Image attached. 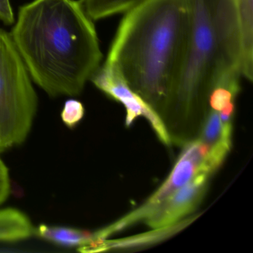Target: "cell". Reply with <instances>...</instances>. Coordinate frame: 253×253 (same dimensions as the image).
I'll return each mask as SVG.
<instances>
[{"label": "cell", "mask_w": 253, "mask_h": 253, "mask_svg": "<svg viewBox=\"0 0 253 253\" xmlns=\"http://www.w3.org/2000/svg\"><path fill=\"white\" fill-rule=\"evenodd\" d=\"M146 0H81L86 14L93 21L115 14H125Z\"/></svg>", "instance_id": "8fae6325"}, {"label": "cell", "mask_w": 253, "mask_h": 253, "mask_svg": "<svg viewBox=\"0 0 253 253\" xmlns=\"http://www.w3.org/2000/svg\"><path fill=\"white\" fill-rule=\"evenodd\" d=\"M35 234L49 242L65 247H82L97 242L95 232L75 228L41 224L35 228Z\"/></svg>", "instance_id": "9c48e42d"}, {"label": "cell", "mask_w": 253, "mask_h": 253, "mask_svg": "<svg viewBox=\"0 0 253 253\" xmlns=\"http://www.w3.org/2000/svg\"><path fill=\"white\" fill-rule=\"evenodd\" d=\"M100 91L124 105L126 111V126L129 127L139 117L149 121L160 141L167 146L171 145L161 118L138 95L112 66L104 64L90 80Z\"/></svg>", "instance_id": "8992f818"}, {"label": "cell", "mask_w": 253, "mask_h": 253, "mask_svg": "<svg viewBox=\"0 0 253 253\" xmlns=\"http://www.w3.org/2000/svg\"><path fill=\"white\" fill-rule=\"evenodd\" d=\"M189 24V0H146L124 14L104 63L161 118L180 68Z\"/></svg>", "instance_id": "3957f363"}, {"label": "cell", "mask_w": 253, "mask_h": 253, "mask_svg": "<svg viewBox=\"0 0 253 253\" xmlns=\"http://www.w3.org/2000/svg\"><path fill=\"white\" fill-rule=\"evenodd\" d=\"M9 192V172L5 163L0 158V204L7 199Z\"/></svg>", "instance_id": "4fadbf2b"}, {"label": "cell", "mask_w": 253, "mask_h": 253, "mask_svg": "<svg viewBox=\"0 0 253 253\" xmlns=\"http://www.w3.org/2000/svg\"><path fill=\"white\" fill-rule=\"evenodd\" d=\"M37 109L30 74L10 33L0 29V152L26 140Z\"/></svg>", "instance_id": "277c9868"}, {"label": "cell", "mask_w": 253, "mask_h": 253, "mask_svg": "<svg viewBox=\"0 0 253 253\" xmlns=\"http://www.w3.org/2000/svg\"><path fill=\"white\" fill-rule=\"evenodd\" d=\"M0 20L7 26H11L15 22L10 0H0Z\"/></svg>", "instance_id": "5bb4252c"}, {"label": "cell", "mask_w": 253, "mask_h": 253, "mask_svg": "<svg viewBox=\"0 0 253 253\" xmlns=\"http://www.w3.org/2000/svg\"><path fill=\"white\" fill-rule=\"evenodd\" d=\"M198 217V214L189 215L186 218L169 226L155 228L149 232L127 238L103 240L91 245L79 247L78 250L81 253H101L110 250H134L150 247L159 244L161 241H165L178 233L191 224Z\"/></svg>", "instance_id": "ba28073f"}, {"label": "cell", "mask_w": 253, "mask_h": 253, "mask_svg": "<svg viewBox=\"0 0 253 253\" xmlns=\"http://www.w3.org/2000/svg\"><path fill=\"white\" fill-rule=\"evenodd\" d=\"M183 147L171 172L153 195L131 212L112 224L99 229L100 239H108L111 235L127 227L140 221L144 222L163 201L195 177L205 159L207 148L197 139L184 145Z\"/></svg>", "instance_id": "5b68a950"}, {"label": "cell", "mask_w": 253, "mask_h": 253, "mask_svg": "<svg viewBox=\"0 0 253 253\" xmlns=\"http://www.w3.org/2000/svg\"><path fill=\"white\" fill-rule=\"evenodd\" d=\"M189 4L184 51L161 117L171 144L179 146L198 137L215 85L229 74L242 75L235 0H189Z\"/></svg>", "instance_id": "6da1fadb"}, {"label": "cell", "mask_w": 253, "mask_h": 253, "mask_svg": "<svg viewBox=\"0 0 253 253\" xmlns=\"http://www.w3.org/2000/svg\"><path fill=\"white\" fill-rule=\"evenodd\" d=\"M85 115L84 105L76 100H69L65 103L62 111L61 118L63 123L69 128H73L79 124Z\"/></svg>", "instance_id": "7c38bea8"}, {"label": "cell", "mask_w": 253, "mask_h": 253, "mask_svg": "<svg viewBox=\"0 0 253 253\" xmlns=\"http://www.w3.org/2000/svg\"><path fill=\"white\" fill-rule=\"evenodd\" d=\"M32 79L51 97L78 96L100 67L94 21L81 0H34L11 33Z\"/></svg>", "instance_id": "7a4b0ae2"}, {"label": "cell", "mask_w": 253, "mask_h": 253, "mask_svg": "<svg viewBox=\"0 0 253 253\" xmlns=\"http://www.w3.org/2000/svg\"><path fill=\"white\" fill-rule=\"evenodd\" d=\"M33 234L35 227L24 212L15 208L0 210V241L16 242Z\"/></svg>", "instance_id": "30bf717a"}, {"label": "cell", "mask_w": 253, "mask_h": 253, "mask_svg": "<svg viewBox=\"0 0 253 253\" xmlns=\"http://www.w3.org/2000/svg\"><path fill=\"white\" fill-rule=\"evenodd\" d=\"M211 174L198 172L184 186L163 201L145 220L152 229L177 223L195 211L205 198Z\"/></svg>", "instance_id": "52a82bcc"}]
</instances>
